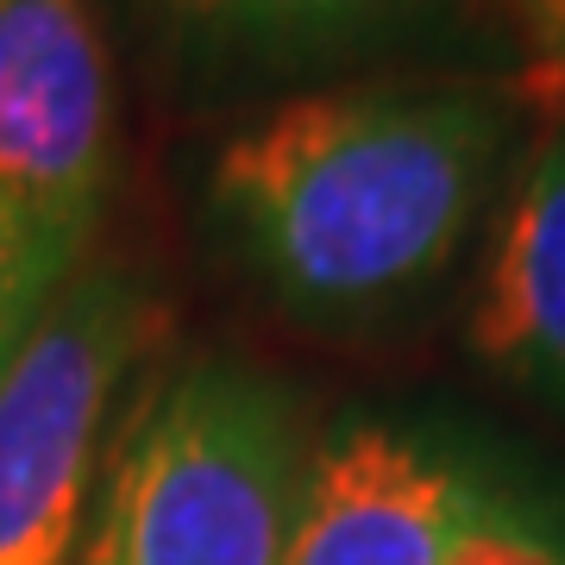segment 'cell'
Returning <instances> with one entry per match:
<instances>
[{
    "label": "cell",
    "mask_w": 565,
    "mask_h": 565,
    "mask_svg": "<svg viewBox=\"0 0 565 565\" xmlns=\"http://www.w3.org/2000/svg\"><path fill=\"white\" fill-rule=\"evenodd\" d=\"M527 95L497 82H340L233 126L202 221L308 333H377L440 296L478 239Z\"/></svg>",
    "instance_id": "cell-1"
},
{
    "label": "cell",
    "mask_w": 565,
    "mask_h": 565,
    "mask_svg": "<svg viewBox=\"0 0 565 565\" xmlns=\"http://www.w3.org/2000/svg\"><path fill=\"white\" fill-rule=\"evenodd\" d=\"M308 459V408L282 377L182 352L126 408L70 565H289Z\"/></svg>",
    "instance_id": "cell-2"
},
{
    "label": "cell",
    "mask_w": 565,
    "mask_h": 565,
    "mask_svg": "<svg viewBox=\"0 0 565 565\" xmlns=\"http://www.w3.org/2000/svg\"><path fill=\"white\" fill-rule=\"evenodd\" d=\"M163 327L132 264H82L0 377V565H70L126 377Z\"/></svg>",
    "instance_id": "cell-3"
},
{
    "label": "cell",
    "mask_w": 565,
    "mask_h": 565,
    "mask_svg": "<svg viewBox=\"0 0 565 565\" xmlns=\"http://www.w3.org/2000/svg\"><path fill=\"white\" fill-rule=\"evenodd\" d=\"M289 565H565V515L434 427L345 415L315 434Z\"/></svg>",
    "instance_id": "cell-4"
},
{
    "label": "cell",
    "mask_w": 565,
    "mask_h": 565,
    "mask_svg": "<svg viewBox=\"0 0 565 565\" xmlns=\"http://www.w3.org/2000/svg\"><path fill=\"white\" fill-rule=\"evenodd\" d=\"M114 182V63L95 0H0V221L88 264Z\"/></svg>",
    "instance_id": "cell-5"
},
{
    "label": "cell",
    "mask_w": 565,
    "mask_h": 565,
    "mask_svg": "<svg viewBox=\"0 0 565 565\" xmlns=\"http://www.w3.org/2000/svg\"><path fill=\"white\" fill-rule=\"evenodd\" d=\"M465 333L497 384L565 422V120L509 182Z\"/></svg>",
    "instance_id": "cell-6"
},
{
    "label": "cell",
    "mask_w": 565,
    "mask_h": 565,
    "mask_svg": "<svg viewBox=\"0 0 565 565\" xmlns=\"http://www.w3.org/2000/svg\"><path fill=\"white\" fill-rule=\"evenodd\" d=\"M434 0H139L158 70L195 95L264 88L359 57Z\"/></svg>",
    "instance_id": "cell-7"
},
{
    "label": "cell",
    "mask_w": 565,
    "mask_h": 565,
    "mask_svg": "<svg viewBox=\"0 0 565 565\" xmlns=\"http://www.w3.org/2000/svg\"><path fill=\"white\" fill-rule=\"evenodd\" d=\"M76 277L63 270L44 245H32L13 221H0V377L20 359V345L32 340V327L44 321V308L57 302V289Z\"/></svg>",
    "instance_id": "cell-8"
},
{
    "label": "cell",
    "mask_w": 565,
    "mask_h": 565,
    "mask_svg": "<svg viewBox=\"0 0 565 565\" xmlns=\"http://www.w3.org/2000/svg\"><path fill=\"white\" fill-rule=\"evenodd\" d=\"M509 13H515L527 51H534V70H527L522 95L541 114L565 120V0H509Z\"/></svg>",
    "instance_id": "cell-9"
}]
</instances>
